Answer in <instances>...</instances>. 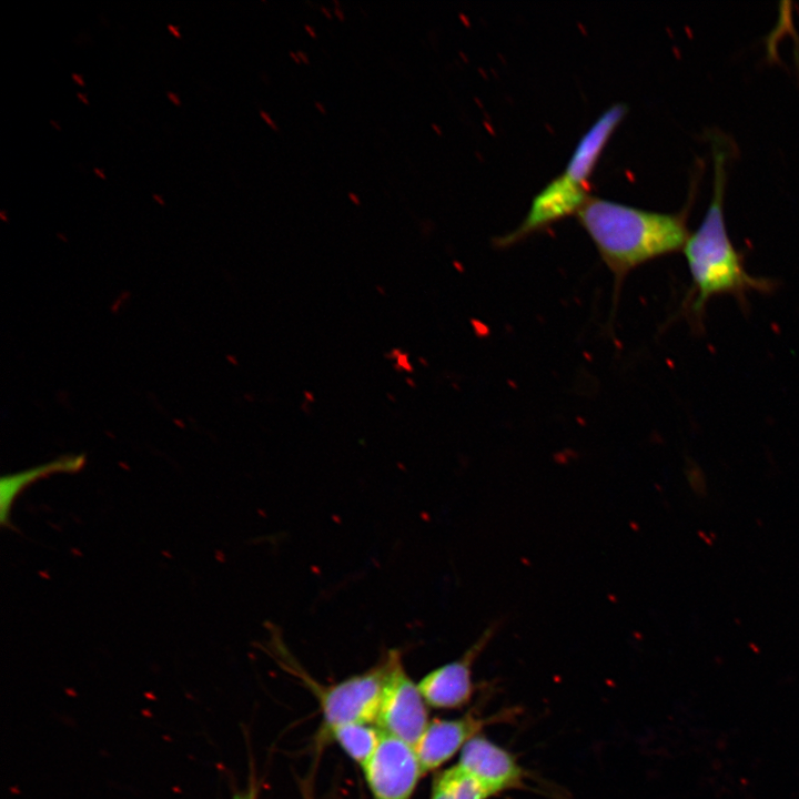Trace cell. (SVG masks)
I'll list each match as a JSON object with an SVG mask.
<instances>
[{
    "mask_svg": "<svg viewBox=\"0 0 799 799\" xmlns=\"http://www.w3.org/2000/svg\"><path fill=\"white\" fill-rule=\"evenodd\" d=\"M576 218L616 284L636 266L682 249L689 236L682 213L655 212L594 195Z\"/></svg>",
    "mask_w": 799,
    "mask_h": 799,
    "instance_id": "obj_1",
    "label": "cell"
},
{
    "mask_svg": "<svg viewBox=\"0 0 799 799\" xmlns=\"http://www.w3.org/2000/svg\"><path fill=\"white\" fill-rule=\"evenodd\" d=\"M725 160L724 150L714 148L712 196L700 225L682 247L696 291V312L712 295L762 285L744 270L726 229Z\"/></svg>",
    "mask_w": 799,
    "mask_h": 799,
    "instance_id": "obj_2",
    "label": "cell"
},
{
    "mask_svg": "<svg viewBox=\"0 0 799 799\" xmlns=\"http://www.w3.org/2000/svg\"><path fill=\"white\" fill-rule=\"evenodd\" d=\"M269 630L267 650L283 668L307 686L318 700L322 715L316 738L318 749L330 741L332 731L341 726L376 721L388 671V650L370 669L333 685H321L294 660L287 651L279 629L272 626Z\"/></svg>",
    "mask_w": 799,
    "mask_h": 799,
    "instance_id": "obj_3",
    "label": "cell"
},
{
    "mask_svg": "<svg viewBox=\"0 0 799 799\" xmlns=\"http://www.w3.org/2000/svg\"><path fill=\"white\" fill-rule=\"evenodd\" d=\"M388 656V671L375 722L383 734L414 747L431 721L428 705L418 685L407 674L401 651L390 649Z\"/></svg>",
    "mask_w": 799,
    "mask_h": 799,
    "instance_id": "obj_4",
    "label": "cell"
},
{
    "mask_svg": "<svg viewBox=\"0 0 799 799\" xmlns=\"http://www.w3.org/2000/svg\"><path fill=\"white\" fill-rule=\"evenodd\" d=\"M363 771L373 799H412L423 777L414 747L385 734Z\"/></svg>",
    "mask_w": 799,
    "mask_h": 799,
    "instance_id": "obj_5",
    "label": "cell"
},
{
    "mask_svg": "<svg viewBox=\"0 0 799 799\" xmlns=\"http://www.w3.org/2000/svg\"><path fill=\"white\" fill-rule=\"evenodd\" d=\"M497 625L492 624L457 659L427 672L417 682L428 705L436 709H459L466 706L475 691L473 666L494 637Z\"/></svg>",
    "mask_w": 799,
    "mask_h": 799,
    "instance_id": "obj_6",
    "label": "cell"
},
{
    "mask_svg": "<svg viewBox=\"0 0 799 799\" xmlns=\"http://www.w3.org/2000/svg\"><path fill=\"white\" fill-rule=\"evenodd\" d=\"M456 765L489 798L525 787L526 772L515 756L483 734L464 746Z\"/></svg>",
    "mask_w": 799,
    "mask_h": 799,
    "instance_id": "obj_7",
    "label": "cell"
},
{
    "mask_svg": "<svg viewBox=\"0 0 799 799\" xmlns=\"http://www.w3.org/2000/svg\"><path fill=\"white\" fill-rule=\"evenodd\" d=\"M589 196L588 185L560 173L534 196L522 223L495 240L496 245L509 246L569 214H576Z\"/></svg>",
    "mask_w": 799,
    "mask_h": 799,
    "instance_id": "obj_8",
    "label": "cell"
},
{
    "mask_svg": "<svg viewBox=\"0 0 799 799\" xmlns=\"http://www.w3.org/2000/svg\"><path fill=\"white\" fill-rule=\"evenodd\" d=\"M498 719H505V716L482 717L468 712L458 718L431 720L414 746L423 776L438 770L457 752H461L472 738L482 734L486 725L496 722Z\"/></svg>",
    "mask_w": 799,
    "mask_h": 799,
    "instance_id": "obj_9",
    "label": "cell"
},
{
    "mask_svg": "<svg viewBox=\"0 0 799 799\" xmlns=\"http://www.w3.org/2000/svg\"><path fill=\"white\" fill-rule=\"evenodd\" d=\"M624 102L608 107L579 139L565 170L568 178L589 185L588 180L608 139L627 112Z\"/></svg>",
    "mask_w": 799,
    "mask_h": 799,
    "instance_id": "obj_10",
    "label": "cell"
},
{
    "mask_svg": "<svg viewBox=\"0 0 799 799\" xmlns=\"http://www.w3.org/2000/svg\"><path fill=\"white\" fill-rule=\"evenodd\" d=\"M85 465L84 454H64L50 462L7 474L0 478V524L12 528L11 509L17 497L30 485L55 474H74Z\"/></svg>",
    "mask_w": 799,
    "mask_h": 799,
    "instance_id": "obj_11",
    "label": "cell"
},
{
    "mask_svg": "<svg viewBox=\"0 0 799 799\" xmlns=\"http://www.w3.org/2000/svg\"><path fill=\"white\" fill-rule=\"evenodd\" d=\"M383 736L373 724L353 722L334 729L330 741H335L363 769L377 751Z\"/></svg>",
    "mask_w": 799,
    "mask_h": 799,
    "instance_id": "obj_12",
    "label": "cell"
},
{
    "mask_svg": "<svg viewBox=\"0 0 799 799\" xmlns=\"http://www.w3.org/2000/svg\"><path fill=\"white\" fill-rule=\"evenodd\" d=\"M429 799H489L457 765L436 772Z\"/></svg>",
    "mask_w": 799,
    "mask_h": 799,
    "instance_id": "obj_13",
    "label": "cell"
},
{
    "mask_svg": "<svg viewBox=\"0 0 799 799\" xmlns=\"http://www.w3.org/2000/svg\"><path fill=\"white\" fill-rule=\"evenodd\" d=\"M257 798V787L255 782H250L247 789L243 791H239L234 793L232 799H256Z\"/></svg>",
    "mask_w": 799,
    "mask_h": 799,
    "instance_id": "obj_14",
    "label": "cell"
},
{
    "mask_svg": "<svg viewBox=\"0 0 799 799\" xmlns=\"http://www.w3.org/2000/svg\"><path fill=\"white\" fill-rule=\"evenodd\" d=\"M396 360H397L396 364L401 371L413 372V367H412L411 363L408 362L407 354H404L401 352V354L397 356Z\"/></svg>",
    "mask_w": 799,
    "mask_h": 799,
    "instance_id": "obj_15",
    "label": "cell"
},
{
    "mask_svg": "<svg viewBox=\"0 0 799 799\" xmlns=\"http://www.w3.org/2000/svg\"><path fill=\"white\" fill-rule=\"evenodd\" d=\"M261 118L266 122L267 125H270L274 131H277V125L275 122L271 119V117L265 111H260Z\"/></svg>",
    "mask_w": 799,
    "mask_h": 799,
    "instance_id": "obj_16",
    "label": "cell"
},
{
    "mask_svg": "<svg viewBox=\"0 0 799 799\" xmlns=\"http://www.w3.org/2000/svg\"><path fill=\"white\" fill-rule=\"evenodd\" d=\"M166 95L172 103H174L178 107L181 105V101L176 94L169 91V92H166Z\"/></svg>",
    "mask_w": 799,
    "mask_h": 799,
    "instance_id": "obj_17",
    "label": "cell"
},
{
    "mask_svg": "<svg viewBox=\"0 0 799 799\" xmlns=\"http://www.w3.org/2000/svg\"><path fill=\"white\" fill-rule=\"evenodd\" d=\"M168 29L174 34L175 38L181 39V33L178 27L168 24Z\"/></svg>",
    "mask_w": 799,
    "mask_h": 799,
    "instance_id": "obj_18",
    "label": "cell"
},
{
    "mask_svg": "<svg viewBox=\"0 0 799 799\" xmlns=\"http://www.w3.org/2000/svg\"><path fill=\"white\" fill-rule=\"evenodd\" d=\"M72 79L74 80V82H77V83L80 84L81 87L84 85L83 78H82L80 74L72 73Z\"/></svg>",
    "mask_w": 799,
    "mask_h": 799,
    "instance_id": "obj_19",
    "label": "cell"
},
{
    "mask_svg": "<svg viewBox=\"0 0 799 799\" xmlns=\"http://www.w3.org/2000/svg\"><path fill=\"white\" fill-rule=\"evenodd\" d=\"M297 55H299L300 60H301L302 62H304L305 64H309V63H310V60H309L307 55H306L304 52L299 51V52H297Z\"/></svg>",
    "mask_w": 799,
    "mask_h": 799,
    "instance_id": "obj_20",
    "label": "cell"
},
{
    "mask_svg": "<svg viewBox=\"0 0 799 799\" xmlns=\"http://www.w3.org/2000/svg\"><path fill=\"white\" fill-rule=\"evenodd\" d=\"M348 199L356 205H360V203H361L357 195L352 192L348 193Z\"/></svg>",
    "mask_w": 799,
    "mask_h": 799,
    "instance_id": "obj_21",
    "label": "cell"
},
{
    "mask_svg": "<svg viewBox=\"0 0 799 799\" xmlns=\"http://www.w3.org/2000/svg\"><path fill=\"white\" fill-rule=\"evenodd\" d=\"M334 12L341 21H344V19H345L344 12L338 7H336L334 9Z\"/></svg>",
    "mask_w": 799,
    "mask_h": 799,
    "instance_id": "obj_22",
    "label": "cell"
},
{
    "mask_svg": "<svg viewBox=\"0 0 799 799\" xmlns=\"http://www.w3.org/2000/svg\"><path fill=\"white\" fill-rule=\"evenodd\" d=\"M304 28H305V30L309 32V34H310L312 38H315V37H316V33H315V31L313 30V28H312L311 26L305 24Z\"/></svg>",
    "mask_w": 799,
    "mask_h": 799,
    "instance_id": "obj_23",
    "label": "cell"
},
{
    "mask_svg": "<svg viewBox=\"0 0 799 799\" xmlns=\"http://www.w3.org/2000/svg\"><path fill=\"white\" fill-rule=\"evenodd\" d=\"M77 97L84 103L89 104V100L87 99V95L83 93H77Z\"/></svg>",
    "mask_w": 799,
    "mask_h": 799,
    "instance_id": "obj_24",
    "label": "cell"
},
{
    "mask_svg": "<svg viewBox=\"0 0 799 799\" xmlns=\"http://www.w3.org/2000/svg\"><path fill=\"white\" fill-rule=\"evenodd\" d=\"M290 55H291L292 59L295 60L296 63H300V62H301L297 53H295V52H293V51H290Z\"/></svg>",
    "mask_w": 799,
    "mask_h": 799,
    "instance_id": "obj_25",
    "label": "cell"
},
{
    "mask_svg": "<svg viewBox=\"0 0 799 799\" xmlns=\"http://www.w3.org/2000/svg\"><path fill=\"white\" fill-rule=\"evenodd\" d=\"M314 104H315L316 109L320 110L322 113L326 112L322 103L316 101Z\"/></svg>",
    "mask_w": 799,
    "mask_h": 799,
    "instance_id": "obj_26",
    "label": "cell"
},
{
    "mask_svg": "<svg viewBox=\"0 0 799 799\" xmlns=\"http://www.w3.org/2000/svg\"><path fill=\"white\" fill-rule=\"evenodd\" d=\"M153 199L158 201L161 205H164V201L159 194H153Z\"/></svg>",
    "mask_w": 799,
    "mask_h": 799,
    "instance_id": "obj_27",
    "label": "cell"
},
{
    "mask_svg": "<svg viewBox=\"0 0 799 799\" xmlns=\"http://www.w3.org/2000/svg\"><path fill=\"white\" fill-rule=\"evenodd\" d=\"M94 173H95L97 175H99L101 179H103V180L105 179V175L102 173V171H101L100 169L95 168V169H94Z\"/></svg>",
    "mask_w": 799,
    "mask_h": 799,
    "instance_id": "obj_28",
    "label": "cell"
},
{
    "mask_svg": "<svg viewBox=\"0 0 799 799\" xmlns=\"http://www.w3.org/2000/svg\"><path fill=\"white\" fill-rule=\"evenodd\" d=\"M321 10L327 18H332L331 12L325 7H321Z\"/></svg>",
    "mask_w": 799,
    "mask_h": 799,
    "instance_id": "obj_29",
    "label": "cell"
},
{
    "mask_svg": "<svg viewBox=\"0 0 799 799\" xmlns=\"http://www.w3.org/2000/svg\"><path fill=\"white\" fill-rule=\"evenodd\" d=\"M304 396L307 397V401H312V402L314 401V396H313V394L310 393V392H304Z\"/></svg>",
    "mask_w": 799,
    "mask_h": 799,
    "instance_id": "obj_30",
    "label": "cell"
},
{
    "mask_svg": "<svg viewBox=\"0 0 799 799\" xmlns=\"http://www.w3.org/2000/svg\"><path fill=\"white\" fill-rule=\"evenodd\" d=\"M405 381H406V384H407V385H409V386H412V387H415V386H416V384L413 383L414 381H413L412 378H406Z\"/></svg>",
    "mask_w": 799,
    "mask_h": 799,
    "instance_id": "obj_31",
    "label": "cell"
},
{
    "mask_svg": "<svg viewBox=\"0 0 799 799\" xmlns=\"http://www.w3.org/2000/svg\"><path fill=\"white\" fill-rule=\"evenodd\" d=\"M50 123H51L52 125H54L58 130H61V127L58 125V123H57L55 121H50Z\"/></svg>",
    "mask_w": 799,
    "mask_h": 799,
    "instance_id": "obj_32",
    "label": "cell"
},
{
    "mask_svg": "<svg viewBox=\"0 0 799 799\" xmlns=\"http://www.w3.org/2000/svg\"><path fill=\"white\" fill-rule=\"evenodd\" d=\"M376 289L378 290L380 294H385V290L383 287L381 289L380 286H377Z\"/></svg>",
    "mask_w": 799,
    "mask_h": 799,
    "instance_id": "obj_33",
    "label": "cell"
},
{
    "mask_svg": "<svg viewBox=\"0 0 799 799\" xmlns=\"http://www.w3.org/2000/svg\"><path fill=\"white\" fill-rule=\"evenodd\" d=\"M257 799V798H256Z\"/></svg>",
    "mask_w": 799,
    "mask_h": 799,
    "instance_id": "obj_34",
    "label": "cell"
}]
</instances>
